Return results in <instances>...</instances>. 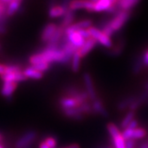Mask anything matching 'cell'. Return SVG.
Instances as JSON below:
<instances>
[{"label": "cell", "instance_id": "cell-1", "mask_svg": "<svg viewBox=\"0 0 148 148\" xmlns=\"http://www.w3.org/2000/svg\"><path fill=\"white\" fill-rule=\"evenodd\" d=\"M29 61L32 66L41 62H46L49 64L56 62L62 65L66 64L65 53L59 45H46L45 48L42 51L30 56Z\"/></svg>", "mask_w": 148, "mask_h": 148}, {"label": "cell", "instance_id": "cell-2", "mask_svg": "<svg viewBox=\"0 0 148 148\" xmlns=\"http://www.w3.org/2000/svg\"><path fill=\"white\" fill-rule=\"evenodd\" d=\"M130 11L120 10L115 14L114 17L108 21L109 26H111L114 32H117L127 22L128 20L130 19Z\"/></svg>", "mask_w": 148, "mask_h": 148}, {"label": "cell", "instance_id": "cell-3", "mask_svg": "<svg viewBox=\"0 0 148 148\" xmlns=\"http://www.w3.org/2000/svg\"><path fill=\"white\" fill-rule=\"evenodd\" d=\"M88 30L91 38H94L98 43H99L100 45H101L105 47H107V48H111L113 47V43L111 38L106 36L99 29L94 27V26H91L88 29Z\"/></svg>", "mask_w": 148, "mask_h": 148}, {"label": "cell", "instance_id": "cell-4", "mask_svg": "<svg viewBox=\"0 0 148 148\" xmlns=\"http://www.w3.org/2000/svg\"><path fill=\"white\" fill-rule=\"evenodd\" d=\"M36 137L37 132L36 131H27L17 140L15 144V148H25L27 147H31Z\"/></svg>", "mask_w": 148, "mask_h": 148}, {"label": "cell", "instance_id": "cell-5", "mask_svg": "<svg viewBox=\"0 0 148 148\" xmlns=\"http://www.w3.org/2000/svg\"><path fill=\"white\" fill-rule=\"evenodd\" d=\"M94 2L89 0H71L69 9L71 11L85 9L88 11H93Z\"/></svg>", "mask_w": 148, "mask_h": 148}, {"label": "cell", "instance_id": "cell-6", "mask_svg": "<svg viewBox=\"0 0 148 148\" xmlns=\"http://www.w3.org/2000/svg\"><path fill=\"white\" fill-rule=\"evenodd\" d=\"M83 79L84 81V84L86 86V92L88 94L89 99L92 101H94L96 99H97V97H96V92L95 88H94L93 82H92L91 75L90 73L86 72L83 75Z\"/></svg>", "mask_w": 148, "mask_h": 148}, {"label": "cell", "instance_id": "cell-7", "mask_svg": "<svg viewBox=\"0 0 148 148\" xmlns=\"http://www.w3.org/2000/svg\"><path fill=\"white\" fill-rule=\"evenodd\" d=\"M92 22L91 20H84V21H79V22L75 23L71 26H69L68 28L65 29V35L71 33L73 32H77L81 29H86L92 26Z\"/></svg>", "mask_w": 148, "mask_h": 148}, {"label": "cell", "instance_id": "cell-8", "mask_svg": "<svg viewBox=\"0 0 148 148\" xmlns=\"http://www.w3.org/2000/svg\"><path fill=\"white\" fill-rule=\"evenodd\" d=\"M58 28V26L53 23H50L48 24H47L45 26V28L43 29L42 32H41V41L47 43L49 40L51 39V38L52 37L53 35L55 33Z\"/></svg>", "mask_w": 148, "mask_h": 148}, {"label": "cell", "instance_id": "cell-9", "mask_svg": "<svg viewBox=\"0 0 148 148\" xmlns=\"http://www.w3.org/2000/svg\"><path fill=\"white\" fill-rule=\"evenodd\" d=\"M1 79L4 82H21L27 80L23 71L14 72V73H7L1 75Z\"/></svg>", "mask_w": 148, "mask_h": 148}, {"label": "cell", "instance_id": "cell-10", "mask_svg": "<svg viewBox=\"0 0 148 148\" xmlns=\"http://www.w3.org/2000/svg\"><path fill=\"white\" fill-rule=\"evenodd\" d=\"M65 35V34H64ZM66 39L69 41L71 45H73L77 49H80L82 47L85 42V39L77 32H73L71 33L65 35Z\"/></svg>", "mask_w": 148, "mask_h": 148}, {"label": "cell", "instance_id": "cell-11", "mask_svg": "<svg viewBox=\"0 0 148 148\" xmlns=\"http://www.w3.org/2000/svg\"><path fill=\"white\" fill-rule=\"evenodd\" d=\"M116 2V0H98L97 2L94 3L93 11H107L111 6L115 5Z\"/></svg>", "mask_w": 148, "mask_h": 148}, {"label": "cell", "instance_id": "cell-12", "mask_svg": "<svg viewBox=\"0 0 148 148\" xmlns=\"http://www.w3.org/2000/svg\"><path fill=\"white\" fill-rule=\"evenodd\" d=\"M92 108L93 112L97 114L103 116V117H107V116H108V112L106 108L104 106L102 101L99 99L97 98L94 101H92Z\"/></svg>", "mask_w": 148, "mask_h": 148}, {"label": "cell", "instance_id": "cell-13", "mask_svg": "<svg viewBox=\"0 0 148 148\" xmlns=\"http://www.w3.org/2000/svg\"><path fill=\"white\" fill-rule=\"evenodd\" d=\"M60 105L62 110L66 109H71L77 108L80 106L79 103L75 99L67 96H63L60 99Z\"/></svg>", "mask_w": 148, "mask_h": 148}, {"label": "cell", "instance_id": "cell-14", "mask_svg": "<svg viewBox=\"0 0 148 148\" xmlns=\"http://www.w3.org/2000/svg\"><path fill=\"white\" fill-rule=\"evenodd\" d=\"M96 44H97V41L96 40L92 38H90L88 39L85 40V42L84 44L82 47L79 49V53L81 54V57H84V56H86L88 54L90 51H92V49L94 48V47L96 46Z\"/></svg>", "mask_w": 148, "mask_h": 148}, {"label": "cell", "instance_id": "cell-15", "mask_svg": "<svg viewBox=\"0 0 148 148\" xmlns=\"http://www.w3.org/2000/svg\"><path fill=\"white\" fill-rule=\"evenodd\" d=\"M64 32H65V29H63L61 26H58V28L55 32V33L53 35L51 39L47 41V45H51V46H58L60 45V42L62 40V37L64 36Z\"/></svg>", "mask_w": 148, "mask_h": 148}, {"label": "cell", "instance_id": "cell-16", "mask_svg": "<svg viewBox=\"0 0 148 148\" xmlns=\"http://www.w3.org/2000/svg\"><path fill=\"white\" fill-rule=\"evenodd\" d=\"M17 83L16 82H4L1 90V94L4 97H11L15 90L17 89Z\"/></svg>", "mask_w": 148, "mask_h": 148}, {"label": "cell", "instance_id": "cell-17", "mask_svg": "<svg viewBox=\"0 0 148 148\" xmlns=\"http://www.w3.org/2000/svg\"><path fill=\"white\" fill-rule=\"evenodd\" d=\"M67 9H66L62 5H55L49 8L48 15L51 18H57V17H63Z\"/></svg>", "mask_w": 148, "mask_h": 148}, {"label": "cell", "instance_id": "cell-18", "mask_svg": "<svg viewBox=\"0 0 148 148\" xmlns=\"http://www.w3.org/2000/svg\"><path fill=\"white\" fill-rule=\"evenodd\" d=\"M75 11H71L70 9L67 10V11H66L65 15L62 17V23H61V24H60V26L66 29V28H68L71 24H73V21L75 20Z\"/></svg>", "mask_w": 148, "mask_h": 148}, {"label": "cell", "instance_id": "cell-19", "mask_svg": "<svg viewBox=\"0 0 148 148\" xmlns=\"http://www.w3.org/2000/svg\"><path fill=\"white\" fill-rule=\"evenodd\" d=\"M140 0H119L116 2V6L120 10L130 11L139 2Z\"/></svg>", "mask_w": 148, "mask_h": 148}, {"label": "cell", "instance_id": "cell-20", "mask_svg": "<svg viewBox=\"0 0 148 148\" xmlns=\"http://www.w3.org/2000/svg\"><path fill=\"white\" fill-rule=\"evenodd\" d=\"M62 112L67 117L71 119H73L75 120H81L84 118V114L79 110L78 107L75 108L66 109L62 110Z\"/></svg>", "mask_w": 148, "mask_h": 148}, {"label": "cell", "instance_id": "cell-21", "mask_svg": "<svg viewBox=\"0 0 148 148\" xmlns=\"http://www.w3.org/2000/svg\"><path fill=\"white\" fill-rule=\"evenodd\" d=\"M23 75H25V77L26 78L39 80V79H41L43 77V73L36 70L32 66L26 68V69H24V71H23Z\"/></svg>", "mask_w": 148, "mask_h": 148}, {"label": "cell", "instance_id": "cell-22", "mask_svg": "<svg viewBox=\"0 0 148 148\" xmlns=\"http://www.w3.org/2000/svg\"><path fill=\"white\" fill-rule=\"evenodd\" d=\"M21 2H22V0H11L7 6L6 14L8 17L13 16L15 13H17L21 8Z\"/></svg>", "mask_w": 148, "mask_h": 148}, {"label": "cell", "instance_id": "cell-23", "mask_svg": "<svg viewBox=\"0 0 148 148\" xmlns=\"http://www.w3.org/2000/svg\"><path fill=\"white\" fill-rule=\"evenodd\" d=\"M136 96H128V97L125 98L123 99H122L121 101H120L116 105L117 107V109H118L120 111H125L126 108H129L132 102L135 100L136 99Z\"/></svg>", "mask_w": 148, "mask_h": 148}, {"label": "cell", "instance_id": "cell-24", "mask_svg": "<svg viewBox=\"0 0 148 148\" xmlns=\"http://www.w3.org/2000/svg\"><path fill=\"white\" fill-rule=\"evenodd\" d=\"M135 111H130L129 112L126 113V114L125 115L124 118L123 119L121 123H120V129L123 130H126V128H127V126H129V124L134 120V118H135Z\"/></svg>", "mask_w": 148, "mask_h": 148}, {"label": "cell", "instance_id": "cell-25", "mask_svg": "<svg viewBox=\"0 0 148 148\" xmlns=\"http://www.w3.org/2000/svg\"><path fill=\"white\" fill-rule=\"evenodd\" d=\"M111 140H112L114 148H126V146H125L126 140L123 137L122 132L119 135L111 137Z\"/></svg>", "mask_w": 148, "mask_h": 148}, {"label": "cell", "instance_id": "cell-26", "mask_svg": "<svg viewBox=\"0 0 148 148\" xmlns=\"http://www.w3.org/2000/svg\"><path fill=\"white\" fill-rule=\"evenodd\" d=\"M81 56L80 54L79 51H77L72 56L71 59V70L74 72H77L80 69V66H81Z\"/></svg>", "mask_w": 148, "mask_h": 148}, {"label": "cell", "instance_id": "cell-27", "mask_svg": "<svg viewBox=\"0 0 148 148\" xmlns=\"http://www.w3.org/2000/svg\"><path fill=\"white\" fill-rule=\"evenodd\" d=\"M147 135V131L141 127H138L135 130H132V138L131 139L137 140V139H141L145 138Z\"/></svg>", "mask_w": 148, "mask_h": 148}, {"label": "cell", "instance_id": "cell-28", "mask_svg": "<svg viewBox=\"0 0 148 148\" xmlns=\"http://www.w3.org/2000/svg\"><path fill=\"white\" fill-rule=\"evenodd\" d=\"M82 90L80 89L75 87V86H71V87H68L65 90V96L67 97H71V98H75L81 93Z\"/></svg>", "mask_w": 148, "mask_h": 148}, {"label": "cell", "instance_id": "cell-29", "mask_svg": "<svg viewBox=\"0 0 148 148\" xmlns=\"http://www.w3.org/2000/svg\"><path fill=\"white\" fill-rule=\"evenodd\" d=\"M124 42H119L117 45H116L114 47H112V50L110 51V54L111 56H117L123 52L124 48Z\"/></svg>", "mask_w": 148, "mask_h": 148}, {"label": "cell", "instance_id": "cell-30", "mask_svg": "<svg viewBox=\"0 0 148 148\" xmlns=\"http://www.w3.org/2000/svg\"><path fill=\"white\" fill-rule=\"evenodd\" d=\"M78 108L84 115L90 114L93 113L92 105H90L88 101H86V102H84V103H83L82 105H80V106L78 107Z\"/></svg>", "mask_w": 148, "mask_h": 148}, {"label": "cell", "instance_id": "cell-31", "mask_svg": "<svg viewBox=\"0 0 148 148\" xmlns=\"http://www.w3.org/2000/svg\"><path fill=\"white\" fill-rule=\"evenodd\" d=\"M107 130L108 132H109L111 137H113V136H115L116 135H119V134L121 133L120 129L117 127V126H116L114 123H109L107 125Z\"/></svg>", "mask_w": 148, "mask_h": 148}, {"label": "cell", "instance_id": "cell-32", "mask_svg": "<svg viewBox=\"0 0 148 148\" xmlns=\"http://www.w3.org/2000/svg\"><path fill=\"white\" fill-rule=\"evenodd\" d=\"M100 28H101V29H100L101 31H102L106 36H108L110 38L114 35V32L112 29L111 28V26H109L108 21L102 23L101 24V27H100Z\"/></svg>", "mask_w": 148, "mask_h": 148}, {"label": "cell", "instance_id": "cell-33", "mask_svg": "<svg viewBox=\"0 0 148 148\" xmlns=\"http://www.w3.org/2000/svg\"><path fill=\"white\" fill-rule=\"evenodd\" d=\"M33 69H35L37 71H40V72H45V71H47L51 67V64L46 63V62H41V63H38L33 66H31Z\"/></svg>", "mask_w": 148, "mask_h": 148}, {"label": "cell", "instance_id": "cell-34", "mask_svg": "<svg viewBox=\"0 0 148 148\" xmlns=\"http://www.w3.org/2000/svg\"><path fill=\"white\" fill-rule=\"evenodd\" d=\"M21 71V68L17 65H9V66H6L5 69V73H14V72H18Z\"/></svg>", "mask_w": 148, "mask_h": 148}, {"label": "cell", "instance_id": "cell-35", "mask_svg": "<svg viewBox=\"0 0 148 148\" xmlns=\"http://www.w3.org/2000/svg\"><path fill=\"white\" fill-rule=\"evenodd\" d=\"M45 141L50 148H55L57 145V141L53 137H47L45 139Z\"/></svg>", "mask_w": 148, "mask_h": 148}, {"label": "cell", "instance_id": "cell-36", "mask_svg": "<svg viewBox=\"0 0 148 148\" xmlns=\"http://www.w3.org/2000/svg\"><path fill=\"white\" fill-rule=\"evenodd\" d=\"M143 66H144V64H143L142 60H138L137 62H135V63L134 64V66H133V72L135 74H138L140 72V71L142 69Z\"/></svg>", "mask_w": 148, "mask_h": 148}, {"label": "cell", "instance_id": "cell-37", "mask_svg": "<svg viewBox=\"0 0 148 148\" xmlns=\"http://www.w3.org/2000/svg\"><path fill=\"white\" fill-rule=\"evenodd\" d=\"M77 32H78L85 40L88 39V38H91V36H90V32H89L88 29H86L79 30V31H77Z\"/></svg>", "mask_w": 148, "mask_h": 148}, {"label": "cell", "instance_id": "cell-38", "mask_svg": "<svg viewBox=\"0 0 148 148\" xmlns=\"http://www.w3.org/2000/svg\"><path fill=\"white\" fill-rule=\"evenodd\" d=\"M135 145H136V141L134 139H128V140H126V142H125L126 148H135Z\"/></svg>", "mask_w": 148, "mask_h": 148}, {"label": "cell", "instance_id": "cell-39", "mask_svg": "<svg viewBox=\"0 0 148 148\" xmlns=\"http://www.w3.org/2000/svg\"><path fill=\"white\" fill-rule=\"evenodd\" d=\"M138 120H135L134 119L130 124H129V126H127L126 129H129V130H135L136 128H138Z\"/></svg>", "mask_w": 148, "mask_h": 148}, {"label": "cell", "instance_id": "cell-40", "mask_svg": "<svg viewBox=\"0 0 148 148\" xmlns=\"http://www.w3.org/2000/svg\"><path fill=\"white\" fill-rule=\"evenodd\" d=\"M142 62L144 66H148V50L144 54V56H143L142 59Z\"/></svg>", "mask_w": 148, "mask_h": 148}, {"label": "cell", "instance_id": "cell-41", "mask_svg": "<svg viewBox=\"0 0 148 148\" xmlns=\"http://www.w3.org/2000/svg\"><path fill=\"white\" fill-rule=\"evenodd\" d=\"M71 0H62V5L66 9H69V5L71 3Z\"/></svg>", "mask_w": 148, "mask_h": 148}, {"label": "cell", "instance_id": "cell-42", "mask_svg": "<svg viewBox=\"0 0 148 148\" xmlns=\"http://www.w3.org/2000/svg\"><path fill=\"white\" fill-rule=\"evenodd\" d=\"M5 69H6L5 65L0 64V75H2L5 73Z\"/></svg>", "mask_w": 148, "mask_h": 148}, {"label": "cell", "instance_id": "cell-43", "mask_svg": "<svg viewBox=\"0 0 148 148\" xmlns=\"http://www.w3.org/2000/svg\"><path fill=\"white\" fill-rule=\"evenodd\" d=\"M62 148H81L80 145H77V144H72V145H70L69 146L64 147Z\"/></svg>", "mask_w": 148, "mask_h": 148}, {"label": "cell", "instance_id": "cell-44", "mask_svg": "<svg viewBox=\"0 0 148 148\" xmlns=\"http://www.w3.org/2000/svg\"><path fill=\"white\" fill-rule=\"evenodd\" d=\"M6 32V28L5 25L0 24V34H4Z\"/></svg>", "mask_w": 148, "mask_h": 148}, {"label": "cell", "instance_id": "cell-45", "mask_svg": "<svg viewBox=\"0 0 148 148\" xmlns=\"http://www.w3.org/2000/svg\"><path fill=\"white\" fill-rule=\"evenodd\" d=\"M38 148H50L46 143L45 141H42L39 144V146H38Z\"/></svg>", "mask_w": 148, "mask_h": 148}, {"label": "cell", "instance_id": "cell-46", "mask_svg": "<svg viewBox=\"0 0 148 148\" xmlns=\"http://www.w3.org/2000/svg\"><path fill=\"white\" fill-rule=\"evenodd\" d=\"M139 148H148V141L143 142L142 144L140 145V147Z\"/></svg>", "mask_w": 148, "mask_h": 148}, {"label": "cell", "instance_id": "cell-47", "mask_svg": "<svg viewBox=\"0 0 148 148\" xmlns=\"http://www.w3.org/2000/svg\"><path fill=\"white\" fill-rule=\"evenodd\" d=\"M4 141V135L3 134L0 132V144Z\"/></svg>", "mask_w": 148, "mask_h": 148}, {"label": "cell", "instance_id": "cell-48", "mask_svg": "<svg viewBox=\"0 0 148 148\" xmlns=\"http://www.w3.org/2000/svg\"><path fill=\"white\" fill-rule=\"evenodd\" d=\"M11 0H0V2H3V3L8 4V5L10 3V2H11Z\"/></svg>", "mask_w": 148, "mask_h": 148}, {"label": "cell", "instance_id": "cell-49", "mask_svg": "<svg viewBox=\"0 0 148 148\" xmlns=\"http://www.w3.org/2000/svg\"><path fill=\"white\" fill-rule=\"evenodd\" d=\"M145 90H146L147 91H148V83L146 85H145Z\"/></svg>", "mask_w": 148, "mask_h": 148}, {"label": "cell", "instance_id": "cell-50", "mask_svg": "<svg viewBox=\"0 0 148 148\" xmlns=\"http://www.w3.org/2000/svg\"><path fill=\"white\" fill-rule=\"evenodd\" d=\"M89 1H91V2H94V3H95V2H97L98 0H89Z\"/></svg>", "mask_w": 148, "mask_h": 148}, {"label": "cell", "instance_id": "cell-51", "mask_svg": "<svg viewBox=\"0 0 148 148\" xmlns=\"http://www.w3.org/2000/svg\"><path fill=\"white\" fill-rule=\"evenodd\" d=\"M0 148H4L3 145H1V144H0Z\"/></svg>", "mask_w": 148, "mask_h": 148}, {"label": "cell", "instance_id": "cell-52", "mask_svg": "<svg viewBox=\"0 0 148 148\" xmlns=\"http://www.w3.org/2000/svg\"><path fill=\"white\" fill-rule=\"evenodd\" d=\"M146 103L148 104V97H147V100H146Z\"/></svg>", "mask_w": 148, "mask_h": 148}, {"label": "cell", "instance_id": "cell-53", "mask_svg": "<svg viewBox=\"0 0 148 148\" xmlns=\"http://www.w3.org/2000/svg\"><path fill=\"white\" fill-rule=\"evenodd\" d=\"M108 148H114V147H108Z\"/></svg>", "mask_w": 148, "mask_h": 148}, {"label": "cell", "instance_id": "cell-54", "mask_svg": "<svg viewBox=\"0 0 148 148\" xmlns=\"http://www.w3.org/2000/svg\"><path fill=\"white\" fill-rule=\"evenodd\" d=\"M0 47H1V45H0Z\"/></svg>", "mask_w": 148, "mask_h": 148}]
</instances>
